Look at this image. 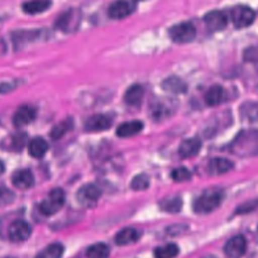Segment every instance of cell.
<instances>
[{"label":"cell","instance_id":"cell-1","mask_svg":"<svg viewBox=\"0 0 258 258\" xmlns=\"http://www.w3.org/2000/svg\"><path fill=\"white\" fill-rule=\"evenodd\" d=\"M231 150L239 156H253L258 154V130L241 131L231 144Z\"/></svg>","mask_w":258,"mask_h":258},{"label":"cell","instance_id":"cell-2","mask_svg":"<svg viewBox=\"0 0 258 258\" xmlns=\"http://www.w3.org/2000/svg\"><path fill=\"white\" fill-rule=\"evenodd\" d=\"M224 191L220 188H209L205 190L194 203V211L205 215L216 210L224 200Z\"/></svg>","mask_w":258,"mask_h":258},{"label":"cell","instance_id":"cell-3","mask_svg":"<svg viewBox=\"0 0 258 258\" xmlns=\"http://www.w3.org/2000/svg\"><path fill=\"white\" fill-rule=\"evenodd\" d=\"M66 200L64 191L61 188L51 189L46 198L40 203L39 211L44 216H51L57 213L63 206Z\"/></svg>","mask_w":258,"mask_h":258},{"label":"cell","instance_id":"cell-4","mask_svg":"<svg viewBox=\"0 0 258 258\" xmlns=\"http://www.w3.org/2000/svg\"><path fill=\"white\" fill-rule=\"evenodd\" d=\"M196 27L188 21L180 22L171 26L168 30V34L172 41L177 43H187L196 37Z\"/></svg>","mask_w":258,"mask_h":258},{"label":"cell","instance_id":"cell-5","mask_svg":"<svg viewBox=\"0 0 258 258\" xmlns=\"http://www.w3.org/2000/svg\"><path fill=\"white\" fill-rule=\"evenodd\" d=\"M81 20V13L76 8H70L63 11L55 21V27L63 32L75 31Z\"/></svg>","mask_w":258,"mask_h":258},{"label":"cell","instance_id":"cell-6","mask_svg":"<svg viewBox=\"0 0 258 258\" xmlns=\"http://www.w3.org/2000/svg\"><path fill=\"white\" fill-rule=\"evenodd\" d=\"M232 21L237 28H245L250 26L256 17L254 10L248 6L238 5L230 10Z\"/></svg>","mask_w":258,"mask_h":258},{"label":"cell","instance_id":"cell-7","mask_svg":"<svg viewBox=\"0 0 258 258\" xmlns=\"http://www.w3.org/2000/svg\"><path fill=\"white\" fill-rule=\"evenodd\" d=\"M100 197H101V189L93 183L84 184L79 188L77 192L78 202L86 208L94 207L97 204Z\"/></svg>","mask_w":258,"mask_h":258},{"label":"cell","instance_id":"cell-8","mask_svg":"<svg viewBox=\"0 0 258 258\" xmlns=\"http://www.w3.org/2000/svg\"><path fill=\"white\" fill-rule=\"evenodd\" d=\"M247 249V241L243 235L231 237L224 246V252L228 258H241Z\"/></svg>","mask_w":258,"mask_h":258},{"label":"cell","instance_id":"cell-9","mask_svg":"<svg viewBox=\"0 0 258 258\" xmlns=\"http://www.w3.org/2000/svg\"><path fill=\"white\" fill-rule=\"evenodd\" d=\"M31 231V226L26 221L16 220L8 228V238L15 243L23 242L30 237Z\"/></svg>","mask_w":258,"mask_h":258},{"label":"cell","instance_id":"cell-10","mask_svg":"<svg viewBox=\"0 0 258 258\" xmlns=\"http://www.w3.org/2000/svg\"><path fill=\"white\" fill-rule=\"evenodd\" d=\"M137 3L134 1H115L108 8V14L113 19H121L130 15L136 9Z\"/></svg>","mask_w":258,"mask_h":258},{"label":"cell","instance_id":"cell-11","mask_svg":"<svg viewBox=\"0 0 258 258\" xmlns=\"http://www.w3.org/2000/svg\"><path fill=\"white\" fill-rule=\"evenodd\" d=\"M206 26L211 31H221L226 28L228 23L227 15L221 10H212L204 16Z\"/></svg>","mask_w":258,"mask_h":258},{"label":"cell","instance_id":"cell-12","mask_svg":"<svg viewBox=\"0 0 258 258\" xmlns=\"http://www.w3.org/2000/svg\"><path fill=\"white\" fill-rule=\"evenodd\" d=\"M111 125L112 120L108 115L96 114L86 120L84 128L88 132H100L109 129Z\"/></svg>","mask_w":258,"mask_h":258},{"label":"cell","instance_id":"cell-13","mask_svg":"<svg viewBox=\"0 0 258 258\" xmlns=\"http://www.w3.org/2000/svg\"><path fill=\"white\" fill-rule=\"evenodd\" d=\"M36 116L35 109L29 105H22L20 106L14 113L12 121L15 127L21 128L30 124Z\"/></svg>","mask_w":258,"mask_h":258},{"label":"cell","instance_id":"cell-14","mask_svg":"<svg viewBox=\"0 0 258 258\" xmlns=\"http://www.w3.org/2000/svg\"><path fill=\"white\" fill-rule=\"evenodd\" d=\"M173 105L169 100H156L150 106V115L154 120L165 119L172 113Z\"/></svg>","mask_w":258,"mask_h":258},{"label":"cell","instance_id":"cell-15","mask_svg":"<svg viewBox=\"0 0 258 258\" xmlns=\"http://www.w3.org/2000/svg\"><path fill=\"white\" fill-rule=\"evenodd\" d=\"M11 181L17 188L28 189L34 184V176L29 169H19L12 174Z\"/></svg>","mask_w":258,"mask_h":258},{"label":"cell","instance_id":"cell-16","mask_svg":"<svg viewBox=\"0 0 258 258\" xmlns=\"http://www.w3.org/2000/svg\"><path fill=\"white\" fill-rule=\"evenodd\" d=\"M202 147V142L199 138L192 137L183 140L178 147V154L182 158H187L195 156L199 153Z\"/></svg>","mask_w":258,"mask_h":258},{"label":"cell","instance_id":"cell-17","mask_svg":"<svg viewBox=\"0 0 258 258\" xmlns=\"http://www.w3.org/2000/svg\"><path fill=\"white\" fill-rule=\"evenodd\" d=\"M233 162L230 161L229 159H226L224 157H215L209 161L208 170L210 174L218 175L228 172L233 168Z\"/></svg>","mask_w":258,"mask_h":258},{"label":"cell","instance_id":"cell-18","mask_svg":"<svg viewBox=\"0 0 258 258\" xmlns=\"http://www.w3.org/2000/svg\"><path fill=\"white\" fill-rule=\"evenodd\" d=\"M139 237H140V234L136 229L132 227H127V228H123L115 235L114 241L117 245L124 246V245H129L136 242L139 239Z\"/></svg>","mask_w":258,"mask_h":258},{"label":"cell","instance_id":"cell-19","mask_svg":"<svg viewBox=\"0 0 258 258\" xmlns=\"http://www.w3.org/2000/svg\"><path fill=\"white\" fill-rule=\"evenodd\" d=\"M142 129L143 123L139 120H133L120 124L116 130V134L121 138H125L138 134Z\"/></svg>","mask_w":258,"mask_h":258},{"label":"cell","instance_id":"cell-20","mask_svg":"<svg viewBox=\"0 0 258 258\" xmlns=\"http://www.w3.org/2000/svg\"><path fill=\"white\" fill-rule=\"evenodd\" d=\"M242 120L247 122L258 121V101H246L239 108Z\"/></svg>","mask_w":258,"mask_h":258},{"label":"cell","instance_id":"cell-21","mask_svg":"<svg viewBox=\"0 0 258 258\" xmlns=\"http://www.w3.org/2000/svg\"><path fill=\"white\" fill-rule=\"evenodd\" d=\"M161 87L164 91L172 93V94H181L186 92V84L178 77L171 76L166 78L162 84Z\"/></svg>","mask_w":258,"mask_h":258},{"label":"cell","instance_id":"cell-22","mask_svg":"<svg viewBox=\"0 0 258 258\" xmlns=\"http://www.w3.org/2000/svg\"><path fill=\"white\" fill-rule=\"evenodd\" d=\"M144 96V89L142 86L135 84L127 89L124 94V100L128 105L138 106L142 102Z\"/></svg>","mask_w":258,"mask_h":258},{"label":"cell","instance_id":"cell-23","mask_svg":"<svg viewBox=\"0 0 258 258\" xmlns=\"http://www.w3.org/2000/svg\"><path fill=\"white\" fill-rule=\"evenodd\" d=\"M225 98V92L222 86L214 85L209 88L205 94V102L208 106H216L223 102Z\"/></svg>","mask_w":258,"mask_h":258},{"label":"cell","instance_id":"cell-24","mask_svg":"<svg viewBox=\"0 0 258 258\" xmlns=\"http://www.w3.org/2000/svg\"><path fill=\"white\" fill-rule=\"evenodd\" d=\"M47 149H48L47 142L41 137L33 138L28 144L29 154L35 158L42 157L46 153Z\"/></svg>","mask_w":258,"mask_h":258},{"label":"cell","instance_id":"cell-25","mask_svg":"<svg viewBox=\"0 0 258 258\" xmlns=\"http://www.w3.org/2000/svg\"><path fill=\"white\" fill-rule=\"evenodd\" d=\"M159 207L162 211L166 213H178L181 210L182 207V200L179 196H173V197H168L160 201Z\"/></svg>","mask_w":258,"mask_h":258},{"label":"cell","instance_id":"cell-26","mask_svg":"<svg viewBox=\"0 0 258 258\" xmlns=\"http://www.w3.org/2000/svg\"><path fill=\"white\" fill-rule=\"evenodd\" d=\"M50 5H51V2L45 1V0L29 1L22 4V9L27 14H37L47 10Z\"/></svg>","mask_w":258,"mask_h":258},{"label":"cell","instance_id":"cell-27","mask_svg":"<svg viewBox=\"0 0 258 258\" xmlns=\"http://www.w3.org/2000/svg\"><path fill=\"white\" fill-rule=\"evenodd\" d=\"M110 249L105 243L91 245L86 251L87 258H109Z\"/></svg>","mask_w":258,"mask_h":258},{"label":"cell","instance_id":"cell-28","mask_svg":"<svg viewBox=\"0 0 258 258\" xmlns=\"http://www.w3.org/2000/svg\"><path fill=\"white\" fill-rule=\"evenodd\" d=\"M63 254V246L60 243H52L42 249L35 258H61Z\"/></svg>","mask_w":258,"mask_h":258},{"label":"cell","instance_id":"cell-29","mask_svg":"<svg viewBox=\"0 0 258 258\" xmlns=\"http://www.w3.org/2000/svg\"><path fill=\"white\" fill-rule=\"evenodd\" d=\"M179 248L174 243H168L163 246H159L154 250L155 258H174L178 255Z\"/></svg>","mask_w":258,"mask_h":258},{"label":"cell","instance_id":"cell-30","mask_svg":"<svg viewBox=\"0 0 258 258\" xmlns=\"http://www.w3.org/2000/svg\"><path fill=\"white\" fill-rule=\"evenodd\" d=\"M72 127H73V120L72 119L62 120L51 128V130L49 132V136L51 137V139L57 140V139L61 138L69 130H71Z\"/></svg>","mask_w":258,"mask_h":258},{"label":"cell","instance_id":"cell-31","mask_svg":"<svg viewBox=\"0 0 258 258\" xmlns=\"http://www.w3.org/2000/svg\"><path fill=\"white\" fill-rule=\"evenodd\" d=\"M149 183H150L149 177L144 173H140V174L135 175L132 178V180L130 182V187L134 190H137V191L144 190V189L148 188Z\"/></svg>","mask_w":258,"mask_h":258},{"label":"cell","instance_id":"cell-32","mask_svg":"<svg viewBox=\"0 0 258 258\" xmlns=\"http://www.w3.org/2000/svg\"><path fill=\"white\" fill-rule=\"evenodd\" d=\"M27 143V135L24 132H17L11 137L10 146L13 151H21Z\"/></svg>","mask_w":258,"mask_h":258},{"label":"cell","instance_id":"cell-33","mask_svg":"<svg viewBox=\"0 0 258 258\" xmlns=\"http://www.w3.org/2000/svg\"><path fill=\"white\" fill-rule=\"evenodd\" d=\"M171 177L174 181H185L190 179L191 172L186 167H177L171 171Z\"/></svg>","mask_w":258,"mask_h":258},{"label":"cell","instance_id":"cell-34","mask_svg":"<svg viewBox=\"0 0 258 258\" xmlns=\"http://www.w3.org/2000/svg\"><path fill=\"white\" fill-rule=\"evenodd\" d=\"M15 194L5 186H0V207H5L13 203Z\"/></svg>","mask_w":258,"mask_h":258},{"label":"cell","instance_id":"cell-35","mask_svg":"<svg viewBox=\"0 0 258 258\" xmlns=\"http://www.w3.org/2000/svg\"><path fill=\"white\" fill-rule=\"evenodd\" d=\"M257 207H258V201H250L238 207L236 210V214H246V213L252 212Z\"/></svg>","mask_w":258,"mask_h":258},{"label":"cell","instance_id":"cell-36","mask_svg":"<svg viewBox=\"0 0 258 258\" xmlns=\"http://www.w3.org/2000/svg\"><path fill=\"white\" fill-rule=\"evenodd\" d=\"M244 58L250 61H257L258 60V47H249L244 52Z\"/></svg>","mask_w":258,"mask_h":258},{"label":"cell","instance_id":"cell-37","mask_svg":"<svg viewBox=\"0 0 258 258\" xmlns=\"http://www.w3.org/2000/svg\"><path fill=\"white\" fill-rule=\"evenodd\" d=\"M5 171V166L3 164V162L0 160V175Z\"/></svg>","mask_w":258,"mask_h":258},{"label":"cell","instance_id":"cell-38","mask_svg":"<svg viewBox=\"0 0 258 258\" xmlns=\"http://www.w3.org/2000/svg\"><path fill=\"white\" fill-rule=\"evenodd\" d=\"M7 258H13V257H7Z\"/></svg>","mask_w":258,"mask_h":258}]
</instances>
